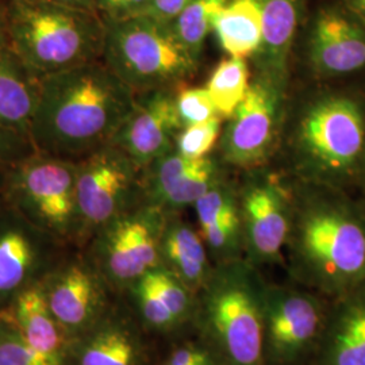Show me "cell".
Masks as SVG:
<instances>
[{"instance_id":"obj_9","label":"cell","mask_w":365,"mask_h":365,"mask_svg":"<svg viewBox=\"0 0 365 365\" xmlns=\"http://www.w3.org/2000/svg\"><path fill=\"white\" fill-rule=\"evenodd\" d=\"M76 165L81 249L108 222L146 200L145 170L114 144L102 146Z\"/></svg>"},{"instance_id":"obj_6","label":"cell","mask_w":365,"mask_h":365,"mask_svg":"<svg viewBox=\"0 0 365 365\" xmlns=\"http://www.w3.org/2000/svg\"><path fill=\"white\" fill-rule=\"evenodd\" d=\"M102 61L135 95L187 84L199 64L170 24L150 15L106 24Z\"/></svg>"},{"instance_id":"obj_26","label":"cell","mask_w":365,"mask_h":365,"mask_svg":"<svg viewBox=\"0 0 365 365\" xmlns=\"http://www.w3.org/2000/svg\"><path fill=\"white\" fill-rule=\"evenodd\" d=\"M211 30L227 57L253 58L262 39L259 0H227L214 15Z\"/></svg>"},{"instance_id":"obj_37","label":"cell","mask_w":365,"mask_h":365,"mask_svg":"<svg viewBox=\"0 0 365 365\" xmlns=\"http://www.w3.org/2000/svg\"><path fill=\"white\" fill-rule=\"evenodd\" d=\"M353 13L357 14L365 21V0H342Z\"/></svg>"},{"instance_id":"obj_35","label":"cell","mask_w":365,"mask_h":365,"mask_svg":"<svg viewBox=\"0 0 365 365\" xmlns=\"http://www.w3.org/2000/svg\"><path fill=\"white\" fill-rule=\"evenodd\" d=\"M29 1L48 3V4H56V6H63V7H71V9H78V10L96 13L95 11V0H29Z\"/></svg>"},{"instance_id":"obj_28","label":"cell","mask_w":365,"mask_h":365,"mask_svg":"<svg viewBox=\"0 0 365 365\" xmlns=\"http://www.w3.org/2000/svg\"><path fill=\"white\" fill-rule=\"evenodd\" d=\"M226 3L227 0H191L170 22L176 37L197 63L211 31L212 18Z\"/></svg>"},{"instance_id":"obj_36","label":"cell","mask_w":365,"mask_h":365,"mask_svg":"<svg viewBox=\"0 0 365 365\" xmlns=\"http://www.w3.org/2000/svg\"><path fill=\"white\" fill-rule=\"evenodd\" d=\"M10 0H0V46H9Z\"/></svg>"},{"instance_id":"obj_7","label":"cell","mask_w":365,"mask_h":365,"mask_svg":"<svg viewBox=\"0 0 365 365\" xmlns=\"http://www.w3.org/2000/svg\"><path fill=\"white\" fill-rule=\"evenodd\" d=\"M78 165L36 152L4 170L7 205L71 248H80Z\"/></svg>"},{"instance_id":"obj_23","label":"cell","mask_w":365,"mask_h":365,"mask_svg":"<svg viewBox=\"0 0 365 365\" xmlns=\"http://www.w3.org/2000/svg\"><path fill=\"white\" fill-rule=\"evenodd\" d=\"M160 265L197 295L207 284L215 264L197 230L182 212H168L160 244Z\"/></svg>"},{"instance_id":"obj_11","label":"cell","mask_w":365,"mask_h":365,"mask_svg":"<svg viewBox=\"0 0 365 365\" xmlns=\"http://www.w3.org/2000/svg\"><path fill=\"white\" fill-rule=\"evenodd\" d=\"M287 91L253 76L244 101L227 118L220 138L221 160L238 170L262 168L279 146Z\"/></svg>"},{"instance_id":"obj_22","label":"cell","mask_w":365,"mask_h":365,"mask_svg":"<svg viewBox=\"0 0 365 365\" xmlns=\"http://www.w3.org/2000/svg\"><path fill=\"white\" fill-rule=\"evenodd\" d=\"M315 365H365V287L333 299Z\"/></svg>"},{"instance_id":"obj_30","label":"cell","mask_w":365,"mask_h":365,"mask_svg":"<svg viewBox=\"0 0 365 365\" xmlns=\"http://www.w3.org/2000/svg\"><path fill=\"white\" fill-rule=\"evenodd\" d=\"M223 120V118L217 115L203 123L182 128L176 137L175 150L182 156L195 160L209 157L221 138Z\"/></svg>"},{"instance_id":"obj_18","label":"cell","mask_w":365,"mask_h":365,"mask_svg":"<svg viewBox=\"0 0 365 365\" xmlns=\"http://www.w3.org/2000/svg\"><path fill=\"white\" fill-rule=\"evenodd\" d=\"M175 90L137 95L130 114L111 141L143 170L175 149L176 137L182 129Z\"/></svg>"},{"instance_id":"obj_5","label":"cell","mask_w":365,"mask_h":365,"mask_svg":"<svg viewBox=\"0 0 365 365\" xmlns=\"http://www.w3.org/2000/svg\"><path fill=\"white\" fill-rule=\"evenodd\" d=\"M106 24L96 13L10 0L9 46L36 78L102 60Z\"/></svg>"},{"instance_id":"obj_15","label":"cell","mask_w":365,"mask_h":365,"mask_svg":"<svg viewBox=\"0 0 365 365\" xmlns=\"http://www.w3.org/2000/svg\"><path fill=\"white\" fill-rule=\"evenodd\" d=\"M157 339L118 295L103 317L71 342L68 365H153Z\"/></svg>"},{"instance_id":"obj_33","label":"cell","mask_w":365,"mask_h":365,"mask_svg":"<svg viewBox=\"0 0 365 365\" xmlns=\"http://www.w3.org/2000/svg\"><path fill=\"white\" fill-rule=\"evenodd\" d=\"M150 0H95V11L105 24L148 15Z\"/></svg>"},{"instance_id":"obj_19","label":"cell","mask_w":365,"mask_h":365,"mask_svg":"<svg viewBox=\"0 0 365 365\" xmlns=\"http://www.w3.org/2000/svg\"><path fill=\"white\" fill-rule=\"evenodd\" d=\"M223 176L217 160L188 158L173 149L145 170V197L165 212H182Z\"/></svg>"},{"instance_id":"obj_32","label":"cell","mask_w":365,"mask_h":365,"mask_svg":"<svg viewBox=\"0 0 365 365\" xmlns=\"http://www.w3.org/2000/svg\"><path fill=\"white\" fill-rule=\"evenodd\" d=\"M34 153L36 148L29 135L0 123V168H7Z\"/></svg>"},{"instance_id":"obj_10","label":"cell","mask_w":365,"mask_h":365,"mask_svg":"<svg viewBox=\"0 0 365 365\" xmlns=\"http://www.w3.org/2000/svg\"><path fill=\"white\" fill-rule=\"evenodd\" d=\"M330 303L298 284L267 283L264 356L267 365H300L313 359L324 336Z\"/></svg>"},{"instance_id":"obj_25","label":"cell","mask_w":365,"mask_h":365,"mask_svg":"<svg viewBox=\"0 0 365 365\" xmlns=\"http://www.w3.org/2000/svg\"><path fill=\"white\" fill-rule=\"evenodd\" d=\"M41 80L10 46H0V123L29 135ZM30 137V135H29Z\"/></svg>"},{"instance_id":"obj_16","label":"cell","mask_w":365,"mask_h":365,"mask_svg":"<svg viewBox=\"0 0 365 365\" xmlns=\"http://www.w3.org/2000/svg\"><path fill=\"white\" fill-rule=\"evenodd\" d=\"M306 57L317 78L351 76L365 69V21L342 1L324 4L312 19Z\"/></svg>"},{"instance_id":"obj_3","label":"cell","mask_w":365,"mask_h":365,"mask_svg":"<svg viewBox=\"0 0 365 365\" xmlns=\"http://www.w3.org/2000/svg\"><path fill=\"white\" fill-rule=\"evenodd\" d=\"M295 180L344 190L365 184V101L325 90L300 106L288 134Z\"/></svg>"},{"instance_id":"obj_13","label":"cell","mask_w":365,"mask_h":365,"mask_svg":"<svg viewBox=\"0 0 365 365\" xmlns=\"http://www.w3.org/2000/svg\"><path fill=\"white\" fill-rule=\"evenodd\" d=\"M72 249L6 203L0 209V312L43 282Z\"/></svg>"},{"instance_id":"obj_4","label":"cell","mask_w":365,"mask_h":365,"mask_svg":"<svg viewBox=\"0 0 365 365\" xmlns=\"http://www.w3.org/2000/svg\"><path fill=\"white\" fill-rule=\"evenodd\" d=\"M267 280L245 260L215 265L196 295L192 327L207 341L223 365H267L264 306Z\"/></svg>"},{"instance_id":"obj_12","label":"cell","mask_w":365,"mask_h":365,"mask_svg":"<svg viewBox=\"0 0 365 365\" xmlns=\"http://www.w3.org/2000/svg\"><path fill=\"white\" fill-rule=\"evenodd\" d=\"M238 187V203L244 229L245 260L261 269L284 262L292 188L269 170H248Z\"/></svg>"},{"instance_id":"obj_34","label":"cell","mask_w":365,"mask_h":365,"mask_svg":"<svg viewBox=\"0 0 365 365\" xmlns=\"http://www.w3.org/2000/svg\"><path fill=\"white\" fill-rule=\"evenodd\" d=\"M191 0H150L148 15L161 22L170 24Z\"/></svg>"},{"instance_id":"obj_8","label":"cell","mask_w":365,"mask_h":365,"mask_svg":"<svg viewBox=\"0 0 365 365\" xmlns=\"http://www.w3.org/2000/svg\"><path fill=\"white\" fill-rule=\"evenodd\" d=\"M167 214L144 200L108 222L81 248L117 295L160 265Z\"/></svg>"},{"instance_id":"obj_14","label":"cell","mask_w":365,"mask_h":365,"mask_svg":"<svg viewBox=\"0 0 365 365\" xmlns=\"http://www.w3.org/2000/svg\"><path fill=\"white\" fill-rule=\"evenodd\" d=\"M42 284L49 309L71 342L91 329L118 297L78 248Z\"/></svg>"},{"instance_id":"obj_31","label":"cell","mask_w":365,"mask_h":365,"mask_svg":"<svg viewBox=\"0 0 365 365\" xmlns=\"http://www.w3.org/2000/svg\"><path fill=\"white\" fill-rule=\"evenodd\" d=\"M175 103L182 128L203 123L218 115L206 87L182 84L175 90Z\"/></svg>"},{"instance_id":"obj_38","label":"cell","mask_w":365,"mask_h":365,"mask_svg":"<svg viewBox=\"0 0 365 365\" xmlns=\"http://www.w3.org/2000/svg\"><path fill=\"white\" fill-rule=\"evenodd\" d=\"M4 170L6 168H0V209L7 203L4 196Z\"/></svg>"},{"instance_id":"obj_17","label":"cell","mask_w":365,"mask_h":365,"mask_svg":"<svg viewBox=\"0 0 365 365\" xmlns=\"http://www.w3.org/2000/svg\"><path fill=\"white\" fill-rule=\"evenodd\" d=\"M119 297L128 303L146 333L157 341L192 327L195 294L161 265L146 272Z\"/></svg>"},{"instance_id":"obj_21","label":"cell","mask_w":365,"mask_h":365,"mask_svg":"<svg viewBox=\"0 0 365 365\" xmlns=\"http://www.w3.org/2000/svg\"><path fill=\"white\" fill-rule=\"evenodd\" d=\"M303 3L304 0H259L262 39L259 52L252 58L255 76L265 78L284 91Z\"/></svg>"},{"instance_id":"obj_20","label":"cell","mask_w":365,"mask_h":365,"mask_svg":"<svg viewBox=\"0 0 365 365\" xmlns=\"http://www.w3.org/2000/svg\"><path fill=\"white\" fill-rule=\"evenodd\" d=\"M197 230L215 265L245 259L237 184L223 176L196 200Z\"/></svg>"},{"instance_id":"obj_29","label":"cell","mask_w":365,"mask_h":365,"mask_svg":"<svg viewBox=\"0 0 365 365\" xmlns=\"http://www.w3.org/2000/svg\"><path fill=\"white\" fill-rule=\"evenodd\" d=\"M0 365H68V356H46L36 351L11 321L0 314Z\"/></svg>"},{"instance_id":"obj_2","label":"cell","mask_w":365,"mask_h":365,"mask_svg":"<svg viewBox=\"0 0 365 365\" xmlns=\"http://www.w3.org/2000/svg\"><path fill=\"white\" fill-rule=\"evenodd\" d=\"M135 98L102 60L42 78L30 140L38 153L78 163L111 144Z\"/></svg>"},{"instance_id":"obj_1","label":"cell","mask_w":365,"mask_h":365,"mask_svg":"<svg viewBox=\"0 0 365 365\" xmlns=\"http://www.w3.org/2000/svg\"><path fill=\"white\" fill-rule=\"evenodd\" d=\"M286 245L295 284L337 299L365 287V209L344 190L295 180Z\"/></svg>"},{"instance_id":"obj_27","label":"cell","mask_w":365,"mask_h":365,"mask_svg":"<svg viewBox=\"0 0 365 365\" xmlns=\"http://www.w3.org/2000/svg\"><path fill=\"white\" fill-rule=\"evenodd\" d=\"M250 71L244 58L227 57L212 71L206 90L220 117L227 119L244 101L250 87Z\"/></svg>"},{"instance_id":"obj_24","label":"cell","mask_w":365,"mask_h":365,"mask_svg":"<svg viewBox=\"0 0 365 365\" xmlns=\"http://www.w3.org/2000/svg\"><path fill=\"white\" fill-rule=\"evenodd\" d=\"M0 314L11 321L36 351L46 356H68L71 341L49 309L42 282L21 292Z\"/></svg>"}]
</instances>
